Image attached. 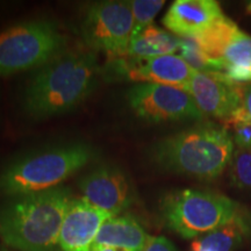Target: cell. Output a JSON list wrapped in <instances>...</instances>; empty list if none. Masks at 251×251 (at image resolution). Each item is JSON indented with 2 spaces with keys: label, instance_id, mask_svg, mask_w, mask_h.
<instances>
[{
  "label": "cell",
  "instance_id": "obj_26",
  "mask_svg": "<svg viewBox=\"0 0 251 251\" xmlns=\"http://www.w3.org/2000/svg\"><path fill=\"white\" fill-rule=\"evenodd\" d=\"M0 251H7V250H2V249H0Z\"/></svg>",
  "mask_w": 251,
  "mask_h": 251
},
{
  "label": "cell",
  "instance_id": "obj_8",
  "mask_svg": "<svg viewBox=\"0 0 251 251\" xmlns=\"http://www.w3.org/2000/svg\"><path fill=\"white\" fill-rule=\"evenodd\" d=\"M126 101L137 118L150 124L198 121L205 117L191 94L179 87L139 83L126 92Z\"/></svg>",
  "mask_w": 251,
  "mask_h": 251
},
{
  "label": "cell",
  "instance_id": "obj_21",
  "mask_svg": "<svg viewBox=\"0 0 251 251\" xmlns=\"http://www.w3.org/2000/svg\"><path fill=\"white\" fill-rule=\"evenodd\" d=\"M128 2L134 17L133 36L152 25L153 19L165 4L163 0H133Z\"/></svg>",
  "mask_w": 251,
  "mask_h": 251
},
{
  "label": "cell",
  "instance_id": "obj_16",
  "mask_svg": "<svg viewBox=\"0 0 251 251\" xmlns=\"http://www.w3.org/2000/svg\"><path fill=\"white\" fill-rule=\"evenodd\" d=\"M246 231L247 226L237 214L228 224L194 241L191 251H234L242 243Z\"/></svg>",
  "mask_w": 251,
  "mask_h": 251
},
{
  "label": "cell",
  "instance_id": "obj_4",
  "mask_svg": "<svg viewBox=\"0 0 251 251\" xmlns=\"http://www.w3.org/2000/svg\"><path fill=\"white\" fill-rule=\"evenodd\" d=\"M96 150L83 141H69L29 150L0 171V194L19 197L61 186L62 181L89 164Z\"/></svg>",
  "mask_w": 251,
  "mask_h": 251
},
{
  "label": "cell",
  "instance_id": "obj_3",
  "mask_svg": "<svg viewBox=\"0 0 251 251\" xmlns=\"http://www.w3.org/2000/svg\"><path fill=\"white\" fill-rule=\"evenodd\" d=\"M234 141L224 126L205 122L153 144L150 158L174 174L213 179L230 164Z\"/></svg>",
  "mask_w": 251,
  "mask_h": 251
},
{
  "label": "cell",
  "instance_id": "obj_7",
  "mask_svg": "<svg viewBox=\"0 0 251 251\" xmlns=\"http://www.w3.org/2000/svg\"><path fill=\"white\" fill-rule=\"evenodd\" d=\"M134 31V17L128 1H100L90 6L80 26L90 48L109 56L128 55Z\"/></svg>",
  "mask_w": 251,
  "mask_h": 251
},
{
  "label": "cell",
  "instance_id": "obj_17",
  "mask_svg": "<svg viewBox=\"0 0 251 251\" xmlns=\"http://www.w3.org/2000/svg\"><path fill=\"white\" fill-rule=\"evenodd\" d=\"M238 29L237 25L231 21L230 19L222 14L216 19L208 28H206L202 33L193 37L198 43V46L202 49V51L211 58L220 59L225 54L229 43L237 35Z\"/></svg>",
  "mask_w": 251,
  "mask_h": 251
},
{
  "label": "cell",
  "instance_id": "obj_1",
  "mask_svg": "<svg viewBox=\"0 0 251 251\" xmlns=\"http://www.w3.org/2000/svg\"><path fill=\"white\" fill-rule=\"evenodd\" d=\"M101 74L93 52H62L37 69L23 92V107L33 119L65 114L83 103Z\"/></svg>",
  "mask_w": 251,
  "mask_h": 251
},
{
  "label": "cell",
  "instance_id": "obj_9",
  "mask_svg": "<svg viewBox=\"0 0 251 251\" xmlns=\"http://www.w3.org/2000/svg\"><path fill=\"white\" fill-rule=\"evenodd\" d=\"M194 72L179 55L153 58H135L126 55L109 56L101 75L107 80L141 81L186 90Z\"/></svg>",
  "mask_w": 251,
  "mask_h": 251
},
{
  "label": "cell",
  "instance_id": "obj_23",
  "mask_svg": "<svg viewBox=\"0 0 251 251\" xmlns=\"http://www.w3.org/2000/svg\"><path fill=\"white\" fill-rule=\"evenodd\" d=\"M224 74L227 76L231 81L235 83H246V81H251V69L236 67V65H230L226 67Z\"/></svg>",
  "mask_w": 251,
  "mask_h": 251
},
{
  "label": "cell",
  "instance_id": "obj_28",
  "mask_svg": "<svg viewBox=\"0 0 251 251\" xmlns=\"http://www.w3.org/2000/svg\"><path fill=\"white\" fill-rule=\"evenodd\" d=\"M250 151H251V150H250Z\"/></svg>",
  "mask_w": 251,
  "mask_h": 251
},
{
  "label": "cell",
  "instance_id": "obj_25",
  "mask_svg": "<svg viewBox=\"0 0 251 251\" xmlns=\"http://www.w3.org/2000/svg\"><path fill=\"white\" fill-rule=\"evenodd\" d=\"M242 106L251 118V84H249V85H244L243 86Z\"/></svg>",
  "mask_w": 251,
  "mask_h": 251
},
{
  "label": "cell",
  "instance_id": "obj_6",
  "mask_svg": "<svg viewBox=\"0 0 251 251\" xmlns=\"http://www.w3.org/2000/svg\"><path fill=\"white\" fill-rule=\"evenodd\" d=\"M65 37L49 20L14 25L0 33V76L37 70L63 52Z\"/></svg>",
  "mask_w": 251,
  "mask_h": 251
},
{
  "label": "cell",
  "instance_id": "obj_19",
  "mask_svg": "<svg viewBox=\"0 0 251 251\" xmlns=\"http://www.w3.org/2000/svg\"><path fill=\"white\" fill-rule=\"evenodd\" d=\"M226 129L233 130V141L240 149L251 150V118L243 106L222 121Z\"/></svg>",
  "mask_w": 251,
  "mask_h": 251
},
{
  "label": "cell",
  "instance_id": "obj_5",
  "mask_svg": "<svg viewBox=\"0 0 251 251\" xmlns=\"http://www.w3.org/2000/svg\"><path fill=\"white\" fill-rule=\"evenodd\" d=\"M161 214L169 229L183 238H194L228 224L237 215V206L221 194L185 188L163 198Z\"/></svg>",
  "mask_w": 251,
  "mask_h": 251
},
{
  "label": "cell",
  "instance_id": "obj_2",
  "mask_svg": "<svg viewBox=\"0 0 251 251\" xmlns=\"http://www.w3.org/2000/svg\"><path fill=\"white\" fill-rule=\"evenodd\" d=\"M72 201L68 187L13 197L0 207V237L18 251H61L59 233Z\"/></svg>",
  "mask_w": 251,
  "mask_h": 251
},
{
  "label": "cell",
  "instance_id": "obj_24",
  "mask_svg": "<svg viewBox=\"0 0 251 251\" xmlns=\"http://www.w3.org/2000/svg\"><path fill=\"white\" fill-rule=\"evenodd\" d=\"M144 251H178L175 244L164 236L150 237Z\"/></svg>",
  "mask_w": 251,
  "mask_h": 251
},
{
  "label": "cell",
  "instance_id": "obj_11",
  "mask_svg": "<svg viewBox=\"0 0 251 251\" xmlns=\"http://www.w3.org/2000/svg\"><path fill=\"white\" fill-rule=\"evenodd\" d=\"M243 86L224 72H194L186 87L203 115L225 121L242 106Z\"/></svg>",
  "mask_w": 251,
  "mask_h": 251
},
{
  "label": "cell",
  "instance_id": "obj_10",
  "mask_svg": "<svg viewBox=\"0 0 251 251\" xmlns=\"http://www.w3.org/2000/svg\"><path fill=\"white\" fill-rule=\"evenodd\" d=\"M83 198L97 208L118 216L135 202L136 194L129 176L115 164H101L79 179Z\"/></svg>",
  "mask_w": 251,
  "mask_h": 251
},
{
  "label": "cell",
  "instance_id": "obj_20",
  "mask_svg": "<svg viewBox=\"0 0 251 251\" xmlns=\"http://www.w3.org/2000/svg\"><path fill=\"white\" fill-rule=\"evenodd\" d=\"M225 68L230 65L250 68L251 67V36L238 31L233 41L229 43L222 56Z\"/></svg>",
  "mask_w": 251,
  "mask_h": 251
},
{
  "label": "cell",
  "instance_id": "obj_27",
  "mask_svg": "<svg viewBox=\"0 0 251 251\" xmlns=\"http://www.w3.org/2000/svg\"><path fill=\"white\" fill-rule=\"evenodd\" d=\"M250 69H251V67H250Z\"/></svg>",
  "mask_w": 251,
  "mask_h": 251
},
{
  "label": "cell",
  "instance_id": "obj_22",
  "mask_svg": "<svg viewBox=\"0 0 251 251\" xmlns=\"http://www.w3.org/2000/svg\"><path fill=\"white\" fill-rule=\"evenodd\" d=\"M231 183L240 188L251 187V151L237 148L230 161Z\"/></svg>",
  "mask_w": 251,
  "mask_h": 251
},
{
  "label": "cell",
  "instance_id": "obj_15",
  "mask_svg": "<svg viewBox=\"0 0 251 251\" xmlns=\"http://www.w3.org/2000/svg\"><path fill=\"white\" fill-rule=\"evenodd\" d=\"M180 48V37L150 25L131 37L128 55L135 58H153L174 55Z\"/></svg>",
  "mask_w": 251,
  "mask_h": 251
},
{
  "label": "cell",
  "instance_id": "obj_18",
  "mask_svg": "<svg viewBox=\"0 0 251 251\" xmlns=\"http://www.w3.org/2000/svg\"><path fill=\"white\" fill-rule=\"evenodd\" d=\"M180 57L197 72H224V62L211 58L202 51L193 37H180Z\"/></svg>",
  "mask_w": 251,
  "mask_h": 251
},
{
  "label": "cell",
  "instance_id": "obj_13",
  "mask_svg": "<svg viewBox=\"0 0 251 251\" xmlns=\"http://www.w3.org/2000/svg\"><path fill=\"white\" fill-rule=\"evenodd\" d=\"M221 15L214 0H176L163 18V25L175 35L196 37Z\"/></svg>",
  "mask_w": 251,
  "mask_h": 251
},
{
  "label": "cell",
  "instance_id": "obj_14",
  "mask_svg": "<svg viewBox=\"0 0 251 251\" xmlns=\"http://www.w3.org/2000/svg\"><path fill=\"white\" fill-rule=\"evenodd\" d=\"M150 236L131 215L112 216L101 226L93 247H109L118 251H144Z\"/></svg>",
  "mask_w": 251,
  "mask_h": 251
},
{
  "label": "cell",
  "instance_id": "obj_12",
  "mask_svg": "<svg viewBox=\"0 0 251 251\" xmlns=\"http://www.w3.org/2000/svg\"><path fill=\"white\" fill-rule=\"evenodd\" d=\"M109 218V213L91 205L84 198L72 199L59 233L61 251H91L97 234Z\"/></svg>",
  "mask_w": 251,
  "mask_h": 251
}]
</instances>
